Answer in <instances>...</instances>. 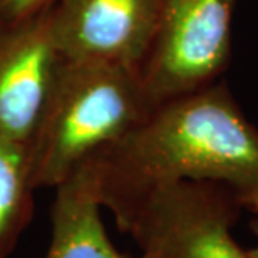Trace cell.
I'll use <instances>...</instances> for the list:
<instances>
[{
  "instance_id": "cell-3",
  "label": "cell",
  "mask_w": 258,
  "mask_h": 258,
  "mask_svg": "<svg viewBox=\"0 0 258 258\" xmlns=\"http://www.w3.org/2000/svg\"><path fill=\"white\" fill-rule=\"evenodd\" d=\"M241 201L226 184L179 181L156 188L114 216L139 258H248L233 236Z\"/></svg>"
},
{
  "instance_id": "cell-1",
  "label": "cell",
  "mask_w": 258,
  "mask_h": 258,
  "mask_svg": "<svg viewBox=\"0 0 258 258\" xmlns=\"http://www.w3.org/2000/svg\"><path fill=\"white\" fill-rule=\"evenodd\" d=\"M84 166L112 216L146 193L179 181L230 186L240 201L258 193V127L225 84L161 102Z\"/></svg>"
},
{
  "instance_id": "cell-5",
  "label": "cell",
  "mask_w": 258,
  "mask_h": 258,
  "mask_svg": "<svg viewBox=\"0 0 258 258\" xmlns=\"http://www.w3.org/2000/svg\"><path fill=\"white\" fill-rule=\"evenodd\" d=\"M161 0H55L50 24L59 54L141 72L156 39Z\"/></svg>"
},
{
  "instance_id": "cell-2",
  "label": "cell",
  "mask_w": 258,
  "mask_h": 258,
  "mask_svg": "<svg viewBox=\"0 0 258 258\" xmlns=\"http://www.w3.org/2000/svg\"><path fill=\"white\" fill-rule=\"evenodd\" d=\"M151 109L139 71L62 57L29 141L35 189L59 186Z\"/></svg>"
},
{
  "instance_id": "cell-7",
  "label": "cell",
  "mask_w": 258,
  "mask_h": 258,
  "mask_svg": "<svg viewBox=\"0 0 258 258\" xmlns=\"http://www.w3.org/2000/svg\"><path fill=\"white\" fill-rule=\"evenodd\" d=\"M44 258H133L121 253L107 235L87 166L54 188L50 241Z\"/></svg>"
},
{
  "instance_id": "cell-4",
  "label": "cell",
  "mask_w": 258,
  "mask_h": 258,
  "mask_svg": "<svg viewBox=\"0 0 258 258\" xmlns=\"http://www.w3.org/2000/svg\"><path fill=\"white\" fill-rule=\"evenodd\" d=\"M236 0H161L154 44L141 69L153 107L211 84L228 67Z\"/></svg>"
},
{
  "instance_id": "cell-6",
  "label": "cell",
  "mask_w": 258,
  "mask_h": 258,
  "mask_svg": "<svg viewBox=\"0 0 258 258\" xmlns=\"http://www.w3.org/2000/svg\"><path fill=\"white\" fill-rule=\"evenodd\" d=\"M50 7L0 20V133L29 146L62 55Z\"/></svg>"
},
{
  "instance_id": "cell-9",
  "label": "cell",
  "mask_w": 258,
  "mask_h": 258,
  "mask_svg": "<svg viewBox=\"0 0 258 258\" xmlns=\"http://www.w3.org/2000/svg\"><path fill=\"white\" fill-rule=\"evenodd\" d=\"M55 0H0V20H14L49 7Z\"/></svg>"
},
{
  "instance_id": "cell-8",
  "label": "cell",
  "mask_w": 258,
  "mask_h": 258,
  "mask_svg": "<svg viewBox=\"0 0 258 258\" xmlns=\"http://www.w3.org/2000/svg\"><path fill=\"white\" fill-rule=\"evenodd\" d=\"M35 191L29 146L0 133V258H9L32 220Z\"/></svg>"
},
{
  "instance_id": "cell-10",
  "label": "cell",
  "mask_w": 258,
  "mask_h": 258,
  "mask_svg": "<svg viewBox=\"0 0 258 258\" xmlns=\"http://www.w3.org/2000/svg\"><path fill=\"white\" fill-rule=\"evenodd\" d=\"M243 208H246L251 213V221H250V228L253 231V235L258 238V193L248 196L243 203H241ZM248 251V258H258V246L256 248L246 250Z\"/></svg>"
}]
</instances>
